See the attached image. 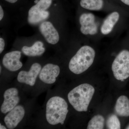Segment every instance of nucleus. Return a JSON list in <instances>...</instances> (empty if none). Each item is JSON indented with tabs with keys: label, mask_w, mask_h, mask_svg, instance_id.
Listing matches in <instances>:
<instances>
[{
	"label": "nucleus",
	"mask_w": 129,
	"mask_h": 129,
	"mask_svg": "<svg viewBox=\"0 0 129 129\" xmlns=\"http://www.w3.org/2000/svg\"><path fill=\"white\" fill-rule=\"evenodd\" d=\"M60 68L56 64L48 63L42 69L39 75L40 80L48 84L55 82L60 73Z\"/></svg>",
	"instance_id": "11"
},
{
	"label": "nucleus",
	"mask_w": 129,
	"mask_h": 129,
	"mask_svg": "<svg viewBox=\"0 0 129 129\" xmlns=\"http://www.w3.org/2000/svg\"><path fill=\"white\" fill-rule=\"evenodd\" d=\"M114 110L117 115L120 117L129 116V99L124 95L120 96L118 98Z\"/></svg>",
	"instance_id": "14"
},
{
	"label": "nucleus",
	"mask_w": 129,
	"mask_h": 129,
	"mask_svg": "<svg viewBox=\"0 0 129 129\" xmlns=\"http://www.w3.org/2000/svg\"><path fill=\"white\" fill-rule=\"evenodd\" d=\"M25 114V109L22 106H16L4 118V122L7 128L13 129L17 127L22 120Z\"/></svg>",
	"instance_id": "10"
},
{
	"label": "nucleus",
	"mask_w": 129,
	"mask_h": 129,
	"mask_svg": "<svg viewBox=\"0 0 129 129\" xmlns=\"http://www.w3.org/2000/svg\"><path fill=\"white\" fill-rule=\"evenodd\" d=\"M105 119L102 115L98 114L95 115L88 123V129H102L104 128Z\"/></svg>",
	"instance_id": "16"
},
{
	"label": "nucleus",
	"mask_w": 129,
	"mask_h": 129,
	"mask_svg": "<svg viewBox=\"0 0 129 129\" xmlns=\"http://www.w3.org/2000/svg\"><path fill=\"white\" fill-rule=\"evenodd\" d=\"M123 5V9L129 15V0H118Z\"/></svg>",
	"instance_id": "18"
},
{
	"label": "nucleus",
	"mask_w": 129,
	"mask_h": 129,
	"mask_svg": "<svg viewBox=\"0 0 129 129\" xmlns=\"http://www.w3.org/2000/svg\"><path fill=\"white\" fill-rule=\"evenodd\" d=\"M41 70V65L38 63H35L32 64L29 71H21L19 73L17 78L18 81L19 83L33 86Z\"/></svg>",
	"instance_id": "9"
},
{
	"label": "nucleus",
	"mask_w": 129,
	"mask_h": 129,
	"mask_svg": "<svg viewBox=\"0 0 129 129\" xmlns=\"http://www.w3.org/2000/svg\"><path fill=\"white\" fill-rule=\"evenodd\" d=\"M80 6L81 9L84 10L107 13L115 9L122 8L117 5L109 3L106 0H80Z\"/></svg>",
	"instance_id": "7"
},
{
	"label": "nucleus",
	"mask_w": 129,
	"mask_h": 129,
	"mask_svg": "<svg viewBox=\"0 0 129 129\" xmlns=\"http://www.w3.org/2000/svg\"><path fill=\"white\" fill-rule=\"evenodd\" d=\"M52 0H39L29 9L28 22L29 24L36 25L46 20L50 16L46 11L50 7Z\"/></svg>",
	"instance_id": "6"
},
{
	"label": "nucleus",
	"mask_w": 129,
	"mask_h": 129,
	"mask_svg": "<svg viewBox=\"0 0 129 129\" xmlns=\"http://www.w3.org/2000/svg\"><path fill=\"white\" fill-rule=\"evenodd\" d=\"M0 68H1V70H0V71H1H1H2V67H1H1H0Z\"/></svg>",
	"instance_id": "24"
},
{
	"label": "nucleus",
	"mask_w": 129,
	"mask_h": 129,
	"mask_svg": "<svg viewBox=\"0 0 129 129\" xmlns=\"http://www.w3.org/2000/svg\"><path fill=\"white\" fill-rule=\"evenodd\" d=\"M39 30L45 39L49 44L55 45L60 40L59 34L50 22L44 21L39 26Z\"/></svg>",
	"instance_id": "13"
},
{
	"label": "nucleus",
	"mask_w": 129,
	"mask_h": 129,
	"mask_svg": "<svg viewBox=\"0 0 129 129\" xmlns=\"http://www.w3.org/2000/svg\"><path fill=\"white\" fill-rule=\"evenodd\" d=\"M4 16V12L1 6H0V20L1 21Z\"/></svg>",
	"instance_id": "20"
},
{
	"label": "nucleus",
	"mask_w": 129,
	"mask_h": 129,
	"mask_svg": "<svg viewBox=\"0 0 129 129\" xmlns=\"http://www.w3.org/2000/svg\"><path fill=\"white\" fill-rule=\"evenodd\" d=\"M21 52L13 51L5 54L2 60L3 66L11 72H16L21 68L23 64L20 61Z\"/></svg>",
	"instance_id": "12"
},
{
	"label": "nucleus",
	"mask_w": 129,
	"mask_h": 129,
	"mask_svg": "<svg viewBox=\"0 0 129 129\" xmlns=\"http://www.w3.org/2000/svg\"><path fill=\"white\" fill-rule=\"evenodd\" d=\"M44 44L41 41L36 42L31 47L24 46L22 48V52L28 56L35 57L41 55L45 52V49Z\"/></svg>",
	"instance_id": "15"
},
{
	"label": "nucleus",
	"mask_w": 129,
	"mask_h": 129,
	"mask_svg": "<svg viewBox=\"0 0 129 129\" xmlns=\"http://www.w3.org/2000/svg\"><path fill=\"white\" fill-rule=\"evenodd\" d=\"M68 106L62 98L53 96L50 98L46 105L47 121L52 125L61 124L63 125L68 113Z\"/></svg>",
	"instance_id": "5"
},
{
	"label": "nucleus",
	"mask_w": 129,
	"mask_h": 129,
	"mask_svg": "<svg viewBox=\"0 0 129 129\" xmlns=\"http://www.w3.org/2000/svg\"><path fill=\"white\" fill-rule=\"evenodd\" d=\"M18 91L17 88H9L5 91L4 94V101L1 108L3 113L6 114L12 110L19 102Z\"/></svg>",
	"instance_id": "8"
},
{
	"label": "nucleus",
	"mask_w": 129,
	"mask_h": 129,
	"mask_svg": "<svg viewBox=\"0 0 129 129\" xmlns=\"http://www.w3.org/2000/svg\"><path fill=\"white\" fill-rule=\"evenodd\" d=\"M5 1H6L10 3H14L17 2L18 0H5Z\"/></svg>",
	"instance_id": "21"
},
{
	"label": "nucleus",
	"mask_w": 129,
	"mask_h": 129,
	"mask_svg": "<svg viewBox=\"0 0 129 129\" xmlns=\"http://www.w3.org/2000/svg\"><path fill=\"white\" fill-rule=\"evenodd\" d=\"M89 84H81L70 91L68 95L70 103L78 112H86L95 92Z\"/></svg>",
	"instance_id": "4"
},
{
	"label": "nucleus",
	"mask_w": 129,
	"mask_h": 129,
	"mask_svg": "<svg viewBox=\"0 0 129 129\" xmlns=\"http://www.w3.org/2000/svg\"><path fill=\"white\" fill-rule=\"evenodd\" d=\"M96 43L85 41L71 58L69 68L72 73L80 74L88 70L94 62L96 57Z\"/></svg>",
	"instance_id": "3"
},
{
	"label": "nucleus",
	"mask_w": 129,
	"mask_h": 129,
	"mask_svg": "<svg viewBox=\"0 0 129 129\" xmlns=\"http://www.w3.org/2000/svg\"><path fill=\"white\" fill-rule=\"evenodd\" d=\"M106 126L109 129H120V123L117 116L113 114L109 116L106 122Z\"/></svg>",
	"instance_id": "17"
},
{
	"label": "nucleus",
	"mask_w": 129,
	"mask_h": 129,
	"mask_svg": "<svg viewBox=\"0 0 129 129\" xmlns=\"http://www.w3.org/2000/svg\"><path fill=\"white\" fill-rule=\"evenodd\" d=\"M79 12L78 21L82 41L99 44L102 40L100 27L103 18L87 10L81 9Z\"/></svg>",
	"instance_id": "2"
},
{
	"label": "nucleus",
	"mask_w": 129,
	"mask_h": 129,
	"mask_svg": "<svg viewBox=\"0 0 129 129\" xmlns=\"http://www.w3.org/2000/svg\"><path fill=\"white\" fill-rule=\"evenodd\" d=\"M0 129H6L7 128L4 125H2L1 124H0Z\"/></svg>",
	"instance_id": "22"
},
{
	"label": "nucleus",
	"mask_w": 129,
	"mask_h": 129,
	"mask_svg": "<svg viewBox=\"0 0 129 129\" xmlns=\"http://www.w3.org/2000/svg\"><path fill=\"white\" fill-rule=\"evenodd\" d=\"M5 46V41L3 38H0V53H2V52L4 50Z\"/></svg>",
	"instance_id": "19"
},
{
	"label": "nucleus",
	"mask_w": 129,
	"mask_h": 129,
	"mask_svg": "<svg viewBox=\"0 0 129 129\" xmlns=\"http://www.w3.org/2000/svg\"><path fill=\"white\" fill-rule=\"evenodd\" d=\"M129 28V15L123 8L113 10L103 19L100 34L102 40L120 36Z\"/></svg>",
	"instance_id": "1"
},
{
	"label": "nucleus",
	"mask_w": 129,
	"mask_h": 129,
	"mask_svg": "<svg viewBox=\"0 0 129 129\" xmlns=\"http://www.w3.org/2000/svg\"><path fill=\"white\" fill-rule=\"evenodd\" d=\"M125 128L127 129H129V124L128 125V126H127V127H126V128Z\"/></svg>",
	"instance_id": "23"
}]
</instances>
